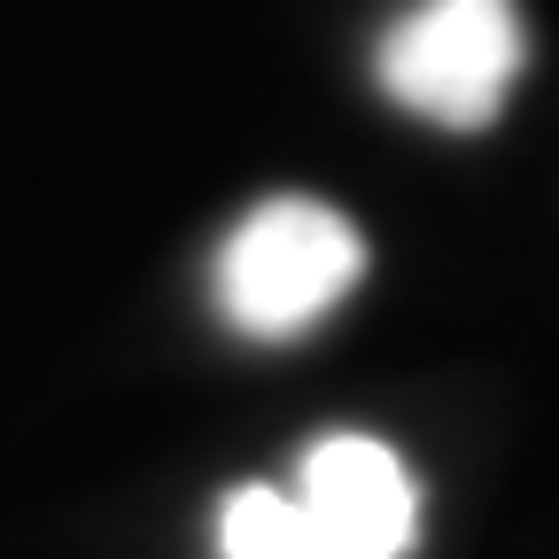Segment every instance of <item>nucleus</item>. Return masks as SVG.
I'll return each mask as SVG.
<instances>
[{
  "label": "nucleus",
  "mask_w": 559,
  "mask_h": 559,
  "mask_svg": "<svg viewBox=\"0 0 559 559\" xmlns=\"http://www.w3.org/2000/svg\"><path fill=\"white\" fill-rule=\"evenodd\" d=\"M366 280V234L334 202L272 194L218 249V311L241 334H304Z\"/></svg>",
  "instance_id": "obj_1"
},
{
  "label": "nucleus",
  "mask_w": 559,
  "mask_h": 559,
  "mask_svg": "<svg viewBox=\"0 0 559 559\" xmlns=\"http://www.w3.org/2000/svg\"><path fill=\"white\" fill-rule=\"evenodd\" d=\"M521 9L513 0H419L373 47V79L396 109L443 132H489L521 79Z\"/></svg>",
  "instance_id": "obj_2"
},
{
  "label": "nucleus",
  "mask_w": 559,
  "mask_h": 559,
  "mask_svg": "<svg viewBox=\"0 0 559 559\" xmlns=\"http://www.w3.org/2000/svg\"><path fill=\"white\" fill-rule=\"evenodd\" d=\"M296 498L326 521V536L349 559H404L419 536V489L404 459L373 436H319L296 459Z\"/></svg>",
  "instance_id": "obj_3"
},
{
  "label": "nucleus",
  "mask_w": 559,
  "mask_h": 559,
  "mask_svg": "<svg viewBox=\"0 0 559 559\" xmlns=\"http://www.w3.org/2000/svg\"><path fill=\"white\" fill-rule=\"evenodd\" d=\"M218 559H349V551L326 536V521L296 489L241 481L218 506Z\"/></svg>",
  "instance_id": "obj_4"
}]
</instances>
